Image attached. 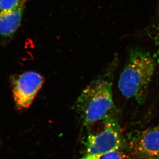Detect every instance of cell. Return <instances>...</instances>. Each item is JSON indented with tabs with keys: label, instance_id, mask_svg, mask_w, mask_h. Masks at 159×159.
<instances>
[{
	"label": "cell",
	"instance_id": "1",
	"mask_svg": "<svg viewBox=\"0 0 159 159\" xmlns=\"http://www.w3.org/2000/svg\"><path fill=\"white\" fill-rule=\"evenodd\" d=\"M115 63L88 85L75 103V111L85 126H91L114 113L112 85Z\"/></svg>",
	"mask_w": 159,
	"mask_h": 159
},
{
	"label": "cell",
	"instance_id": "2",
	"mask_svg": "<svg viewBox=\"0 0 159 159\" xmlns=\"http://www.w3.org/2000/svg\"><path fill=\"white\" fill-rule=\"evenodd\" d=\"M156 65L154 57L148 51L141 48L130 51L118 81L121 94L139 104L145 102Z\"/></svg>",
	"mask_w": 159,
	"mask_h": 159
},
{
	"label": "cell",
	"instance_id": "3",
	"mask_svg": "<svg viewBox=\"0 0 159 159\" xmlns=\"http://www.w3.org/2000/svg\"><path fill=\"white\" fill-rule=\"evenodd\" d=\"M102 128L100 131L89 133L84 144L87 154L101 157L114 150L121 149L125 145L121 127L115 114L101 121Z\"/></svg>",
	"mask_w": 159,
	"mask_h": 159
},
{
	"label": "cell",
	"instance_id": "4",
	"mask_svg": "<svg viewBox=\"0 0 159 159\" xmlns=\"http://www.w3.org/2000/svg\"><path fill=\"white\" fill-rule=\"evenodd\" d=\"M44 81L41 75L34 71L24 72L12 80L13 96L18 109H28L30 107Z\"/></svg>",
	"mask_w": 159,
	"mask_h": 159
},
{
	"label": "cell",
	"instance_id": "5",
	"mask_svg": "<svg viewBox=\"0 0 159 159\" xmlns=\"http://www.w3.org/2000/svg\"><path fill=\"white\" fill-rule=\"evenodd\" d=\"M128 145L138 159H159V126L130 133Z\"/></svg>",
	"mask_w": 159,
	"mask_h": 159
},
{
	"label": "cell",
	"instance_id": "6",
	"mask_svg": "<svg viewBox=\"0 0 159 159\" xmlns=\"http://www.w3.org/2000/svg\"><path fill=\"white\" fill-rule=\"evenodd\" d=\"M25 6L0 14V39L11 38L20 26Z\"/></svg>",
	"mask_w": 159,
	"mask_h": 159
},
{
	"label": "cell",
	"instance_id": "7",
	"mask_svg": "<svg viewBox=\"0 0 159 159\" xmlns=\"http://www.w3.org/2000/svg\"><path fill=\"white\" fill-rule=\"evenodd\" d=\"M27 0H0V14L14 11L18 8L25 6Z\"/></svg>",
	"mask_w": 159,
	"mask_h": 159
},
{
	"label": "cell",
	"instance_id": "8",
	"mask_svg": "<svg viewBox=\"0 0 159 159\" xmlns=\"http://www.w3.org/2000/svg\"><path fill=\"white\" fill-rule=\"evenodd\" d=\"M150 37L156 47V51L153 56L159 68V23L153 26L150 32Z\"/></svg>",
	"mask_w": 159,
	"mask_h": 159
},
{
	"label": "cell",
	"instance_id": "9",
	"mask_svg": "<svg viewBox=\"0 0 159 159\" xmlns=\"http://www.w3.org/2000/svg\"><path fill=\"white\" fill-rule=\"evenodd\" d=\"M100 159H130V158L121 149H118L103 155L100 157Z\"/></svg>",
	"mask_w": 159,
	"mask_h": 159
},
{
	"label": "cell",
	"instance_id": "10",
	"mask_svg": "<svg viewBox=\"0 0 159 159\" xmlns=\"http://www.w3.org/2000/svg\"><path fill=\"white\" fill-rule=\"evenodd\" d=\"M80 159H100V157L96 155L86 154Z\"/></svg>",
	"mask_w": 159,
	"mask_h": 159
},
{
	"label": "cell",
	"instance_id": "11",
	"mask_svg": "<svg viewBox=\"0 0 159 159\" xmlns=\"http://www.w3.org/2000/svg\"></svg>",
	"mask_w": 159,
	"mask_h": 159
}]
</instances>
